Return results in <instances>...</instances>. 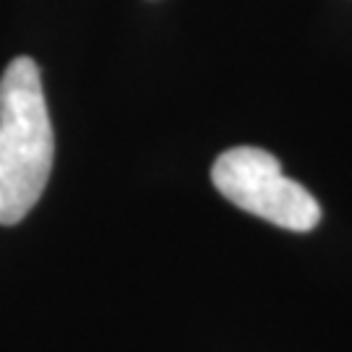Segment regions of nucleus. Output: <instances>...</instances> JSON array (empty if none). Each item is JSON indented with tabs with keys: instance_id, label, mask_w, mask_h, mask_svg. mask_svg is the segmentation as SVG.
I'll return each instance as SVG.
<instances>
[{
	"instance_id": "nucleus-1",
	"label": "nucleus",
	"mask_w": 352,
	"mask_h": 352,
	"mask_svg": "<svg viewBox=\"0 0 352 352\" xmlns=\"http://www.w3.org/2000/svg\"><path fill=\"white\" fill-rule=\"evenodd\" d=\"M55 136L39 65L13 58L0 76V225L21 222L50 180Z\"/></svg>"
},
{
	"instance_id": "nucleus-2",
	"label": "nucleus",
	"mask_w": 352,
	"mask_h": 352,
	"mask_svg": "<svg viewBox=\"0 0 352 352\" xmlns=\"http://www.w3.org/2000/svg\"><path fill=\"white\" fill-rule=\"evenodd\" d=\"M217 190L238 209L292 232H308L321 219V206L298 180L282 173L274 154L256 146H235L212 167Z\"/></svg>"
}]
</instances>
